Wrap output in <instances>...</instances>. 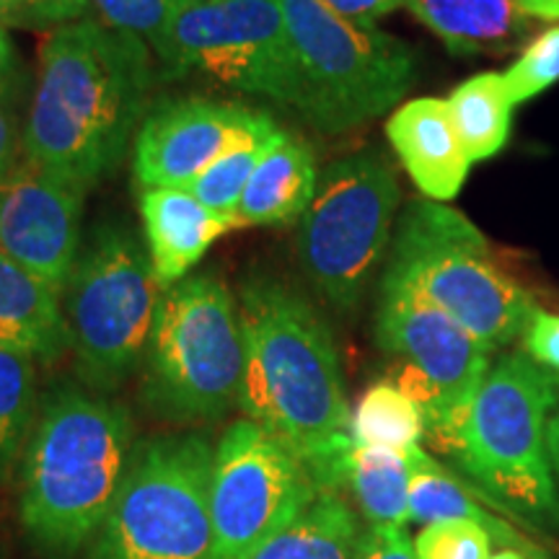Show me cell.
Segmentation results:
<instances>
[{
	"label": "cell",
	"instance_id": "obj_39",
	"mask_svg": "<svg viewBox=\"0 0 559 559\" xmlns=\"http://www.w3.org/2000/svg\"><path fill=\"white\" fill-rule=\"evenodd\" d=\"M16 13H19V0H0V21L5 26H16Z\"/></svg>",
	"mask_w": 559,
	"mask_h": 559
},
{
	"label": "cell",
	"instance_id": "obj_38",
	"mask_svg": "<svg viewBox=\"0 0 559 559\" xmlns=\"http://www.w3.org/2000/svg\"><path fill=\"white\" fill-rule=\"evenodd\" d=\"M547 449H549L551 469H555V479H557V485H559V407L555 409V415H551V419H549Z\"/></svg>",
	"mask_w": 559,
	"mask_h": 559
},
{
	"label": "cell",
	"instance_id": "obj_40",
	"mask_svg": "<svg viewBox=\"0 0 559 559\" xmlns=\"http://www.w3.org/2000/svg\"><path fill=\"white\" fill-rule=\"evenodd\" d=\"M489 559H536V557H531V555H526V551H521V549L502 547L500 551H495V555L489 557Z\"/></svg>",
	"mask_w": 559,
	"mask_h": 559
},
{
	"label": "cell",
	"instance_id": "obj_13",
	"mask_svg": "<svg viewBox=\"0 0 559 559\" xmlns=\"http://www.w3.org/2000/svg\"><path fill=\"white\" fill-rule=\"evenodd\" d=\"M304 461L254 419L230 423L213 453L210 510L218 559H251L319 498Z\"/></svg>",
	"mask_w": 559,
	"mask_h": 559
},
{
	"label": "cell",
	"instance_id": "obj_31",
	"mask_svg": "<svg viewBox=\"0 0 559 559\" xmlns=\"http://www.w3.org/2000/svg\"><path fill=\"white\" fill-rule=\"evenodd\" d=\"M91 0H19L16 26L24 29H58L86 19Z\"/></svg>",
	"mask_w": 559,
	"mask_h": 559
},
{
	"label": "cell",
	"instance_id": "obj_28",
	"mask_svg": "<svg viewBox=\"0 0 559 559\" xmlns=\"http://www.w3.org/2000/svg\"><path fill=\"white\" fill-rule=\"evenodd\" d=\"M502 81L513 107L536 99L559 83V24L536 34L521 58L502 73Z\"/></svg>",
	"mask_w": 559,
	"mask_h": 559
},
{
	"label": "cell",
	"instance_id": "obj_12",
	"mask_svg": "<svg viewBox=\"0 0 559 559\" xmlns=\"http://www.w3.org/2000/svg\"><path fill=\"white\" fill-rule=\"evenodd\" d=\"M376 342L400 360L391 381L419 404L425 432L443 449L485 381L492 353L436 304L389 277H381Z\"/></svg>",
	"mask_w": 559,
	"mask_h": 559
},
{
	"label": "cell",
	"instance_id": "obj_37",
	"mask_svg": "<svg viewBox=\"0 0 559 559\" xmlns=\"http://www.w3.org/2000/svg\"><path fill=\"white\" fill-rule=\"evenodd\" d=\"M521 11L534 21H551L559 24V0H515Z\"/></svg>",
	"mask_w": 559,
	"mask_h": 559
},
{
	"label": "cell",
	"instance_id": "obj_1",
	"mask_svg": "<svg viewBox=\"0 0 559 559\" xmlns=\"http://www.w3.org/2000/svg\"><path fill=\"white\" fill-rule=\"evenodd\" d=\"M239 317L247 349L239 407L304 461L321 492H340L355 440L330 324L267 272L241 283Z\"/></svg>",
	"mask_w": 559,
	"mask_h": 559
},
{
	"label": "cell",
	"instance_id": "obj_3",
	"mask_svg": "<svg viewBox=\"0 0 559 559\" xmlns=\"http://www.w3.org/2000/svg\"><path fill=\"white\" fill-rule=\"evenodd\" d=\"M132 449V419L120 402L75 383L55 386L21 466V521L32 539L68 555L99 534Z\"/></svg>",
	"mask_w": 559,
	"mask_h": 559
},
{
	"label": "cell",
	"instance_id": "obj_34",
	"mask_svg": "<svg viewBox=\"0 0 559 559\" xmlns=\"http://www.w3.org/2000/svg\"><path fill=\"white\" fill-rule=\"evenodd\" d=\"M330 9L360 26H376L396 11H409L412 0H324Z\"/></svg>",
	"mask_w": 559,
	"mask_h": 559
},
{
	"label": "cell",
	"instance_id": "obj_24",
	"mask_svg": "<svg viewBox=\"0 0 559 559\" xmlns=\"http://www.w3.org/2000/svg\"><path fill=\"white\" fill-rule=\"evenodd\" d=\"M451 120L464 143L472 164L495 158L506 148L513 130V102H510L502 73L485 70L459 83L449 94Z\"/></svg>",
	"mask_w": 559,
	"mask_h": 559
},
{
	"label": "cell",
	"instance_id": "obj_10",
	"mask_svg": "<svg viewBox=\"0 0 559 559\" xmlns=\"http://www.w3.org/2000/svg\"><path fill=\"white\" fill-rule=\"evenodd\" d=\"M402 187L386 153L362 148L334 160L319 177L300 218L298 257L321 300L349 313L360 306L391 247Z\"/></svg>",
	"mask_w": 559,
	"mask_h": 559
},
{
	"label": "cell",
	"instance_id": "obj_27",
	"mask_svg": "<svg viewBox=\"0 0 559 559\" xmlns=\"http://www.w3.org/2000/svg\"><path fill=\"white\" fill-rule=\"evenodd\" d=\"M34 358L0 347V481L24 449L34 415Z\"/></svg>",
	"mask_w": 559,
	"mask_h": 559
},
{
	"label": "cell",
	"instance_id": "obj_19",
	"mask_svg": "<svg viewBox=\"0 0 559 559\" xmlns=\"http://www.w3.org/2000/svg\"><path fill=\"white\" fill-rule=\"evenodd\" d=\"M0 347L34 360H58L70 347L62 296L50 283L0 254Z\"/></svg>",
	"mask_w": 559,
	"mask_h": 559
},
{
	"label": "cell",
	"instance_id": "obj_6",
	"mask_svg": "<svg viewBox=\"0 0 559 559\" xmlns=\"http://www.w3.org/2000/svg\"><path fill=\"white\" fill-rule=\"evenodd\" d=\"M298 68V115L326 135L358 130L400 104L417 55L379 26H360L324 0H280Z\"/></svg>",
	"mask_w": 559,
	"mask_h": 559
},
{
	"label": "cell",
	"instance_id": "obj_30",
	"mask_svg": "<svg viewBox=\"0 0 559 559\" xmlns=\"http://www.w3.org/2000/svg\"><path fill=\"white\" fill-rule=\"evenodd\" d=\"M417 559H489L492 536L469 519L436 521L423 526L412 542Z\"/></svg>",
	"mask_w": 559,
	"mask_h": 559
},
{
	"label": "cell",
	"instance_id": "obj_23",
	"mask_svg": "<svg viewBox=\"0 0 559 559\" xmlns=\"http://www.w3.org/2000/svg\"><path fill=\"white\" fill-rule=\"evenodd\" d=\"M360 521L337 492H319L300 519L251 559H358Z\"/></svg>",
	"mask_w": 559,
	"mask_h": 559
},
{
	"label": "cell",
	"instance_id": "obj_15",
	"mask_svg": "<svg viewBox=\"0 0 559 559\" xmlns=\"http://www.w3.org/2000/svg\"><path fill=\"white\" fill-rule=\"evenodd\" d=\"M86 190L19 160L0 179V254L66 293L83 247Z\"/></svg>",
	"mask_w": 559,
	"mask_h": 559
},
{
	"label": "cell",
	"instance_id": "obj_8",
	"mask_svg": "<svg viewBox=\"0 0 559 559\" xmlns=\"http://www.w3.org/2000/svg\"><path fill=\"white\" fill-rule=\"evenodd\" d=\"M164 298L148 249L120 221H104L88 234L62 293L70 347L81 379L111 394L145 358Z\"/></svg>",
	"mask_w": 559,
	"mask_h": 559
},
{
	"label": "cell",
	"instance_id": "obj_11",
	"mask_svg": "<svg viewBox=\"0 0 559 559\" xmlns=\"http://www.w3.org/2000/svg\"><path fill=\"white\" fill-rule=\"evenodd\" d=\"M166 79H202L298 109V68L280 0H192L151 47Z\"/></svg>",
	"mask_w": 559,
	"mask_h": 559
},
{
	"label": "cell",
	"instance_id": "obj_21",
	"mask_svg": "<svg viewBox=\"0 0 559 559\" xmlns=\"http://www.w3.org/2000/svg\"><path fill=\"white\" fill-rule=\"evenodd\" d=\"M469 519L487 528L495 544L508 549H521L536 559H551L547 549L523 536L519 528L510 526L506 519L495 515L481 502L474 489L440 466L419 445L412 449V479H409V521L428 526L436 521Z\"/></svg>",
	"mask_w": 559,
	"mask_h": 559
},
{
	"label": "cell",
	"instance_id": "obj_16",
	"mask_svg": "<svg viewBox=\"0 0 559 559\" xmlns=\"http://www.w3.org/2000/svg\"><path fill=\"white\" fill-rule=\"evenodd\" d=\"M386 138L425 200L459 198L472 160L451 120L449 102L423 96L400 104L386 120Z\"/></svg>",
	"mask_w": 559,
	"mask_h": 559
},
{
	"label": "cell",
	"instance_id": "obj_33",
	"mask_svg": "<svg viewBox=\"0 0 559 559\" xmlns=\"http://www.w3.org/2000/svg\"><path fill=\"white\" fill-rule=\"evenodd\" d=\"M358 559H417L409 536L400 526L362 528Z\"/></svg>",
	"mask_w": 559,
	"mask_h": 559
},
{
	"label": "cell",
	"instance_id": "obj_20",
	"mask_svg": "<svg viewBox=\"0 0 559 559\" xmlns=\"http://www.w3.org/2000/svg\"><path fill=\"white\" fill-rule=\"evenodd\" d=\"M409 13L456 58L513 50L534 24L515 0H412Z\"/></svg>",
	"mask_w": 559,
	"mask_h": 559
},
{
	"label": "cell",
	"instance_id": "obj_5",
	"mask_svg": "<svg viewBox=\"0 0 559 559\" xmlns=\"http://www.w3.org/2000/svg\"><path fill=\"white\" fill-rule=\"evenodd\" d=\"M383 277L409 285L495 353L539 311L534 285L464 213L415 200L402 213Z\"/></svg>",
	"mask_w": 559,
	"mask_h": 559
},
{
	"label": "cell",
	"instance_id": "obj_35",
	"mask_svg": "<svg viewBox=\"0 0 559 559\" xmlns=\"http://www.w3.org/2000/svg\"><path fill=\"white\" fill-rule=\"evenodd\" d=\"M11 88L0 91V179L16 166L19 151V122L16 111L11 107Z\"/></svg>",
	"mask_w": 559,
	"mask_h": 559
},
{
	"label": "cell",
	"instance_id": "obj_4",
	"mask_svg": "<svg viewBox=\"0 0 559 559\" xmlns=\"http://www.w3.org/2000/svg\"><path fill=\"white\" fill-rule=\"evenodd\" d=\"M559 373L526 353L489 366L469 409L440 451L451 453L485 498L539 526H559V489L547 449Z\"/></svg>",
	"mask_w": 559,
	"mask_h": 559
},
{
	"label": "cell",
	"instance_id": "obj_14",
	"mask_svg": "<svg viewBox=\"0 0 559 559\" xmlns=\"http://www.w3.org/2000/svg\"><path fill=\"white\" fill-rule=\"evenodd\" d=\"M267 111L215 99H166L145 111L132 145V177L140 190L185 187L213 166L223 153L264 124Z\"/></svg>",
	"mask_w": 559,
	"mask_h": 559
},
{
	"label": "cell",
	"instance_id": "obj_22",
	"mask_svg": "<svg viewBox=\"0 0 559 559\" xmlns=\"http://www.w3.org/2000/svg\"><path fill=\"white\" fill-rule=\"evenodd\" d=\"M412 449L394 451L355 443L345 464L342 487L353 492L368 526H400L409 523Z\"/></svg>",
	"mask_w": 559,
	"mask_h": 559
},
{
	"label": "cell",
	"instance_id": "obj_26",
	"mask_svg": "<svg viewBox=\"0 0 559 559\" xmlns=\"http://www.w3.org/2000/svg\"><path fill=\"white\" fill-rule=\"evenodd\" d=\"M280 130L283 128H280L277 122H270L239 140L234 148H228L213 166H207V169L194 179L190 192L200 202H205L210 210L236 221V213H239L243 190H247L251 174H254L257 164H260L264 151L270 148V143L275 140Z\"/></svg>",
	"mask_w": 559,
	"mask_h": 559
},
{
	"label": "cell",
	"instance_id": "obj_25",
	"mask_svg": "<svg viewBox=\"0 0 559 559\" xmlns=\"http://www.w3.org/2000/svg\"><path fill=\"white\" fill-rule=\"evenodd\" d=\"M425 430L428 425L419 404L391 379L370 383L349 417L355 443L379 445V449H415Z\"/></svg>",
	"mask_w": 559,
	"mask_h": 559
},
{
	"label": "cell",
	"instance_id": "obj_17",
	"mask_svg": "<svg viewBox=\"0 0 559 559\" xmlns=\"http://www.w3.org/2000/svg\"><path fill=\"white\" fill-rule=\"evenodd\" d=\"M140 218L151 267L164 290L185 280L221 236L239 228L234 218L210 210L185 187L140 190Z\"/></svg>",
	"mask_w": 559,
	"mask_h": 559
},
{
	"label": "cell",
	"instance_id": "obj_2",
	"mask_svg": "<svg viewBox=\"0 0 559 559\" xmlns=\"http://www.w3.org/2000/svg\"><path fill=\"white\" fill-rule=\"evenodd\" d=\"M158 68L148 41L86 16L47 32L26 117L24 158L94 190L120 166Z\"/></svg>",
	"mask_w": 559,
	"mask_h": 559
},
{
	"label": "cell",
	"instance_id": "obj_29",
	"mask_svg": "<svg viewBox=\"0 0 559 559\" xmlns=\"http://www.w3.org/2000/svg\"><path fill=\"white\" fill-rule=\"evenodd\" d=\"M192 0H91L94 19L153 47Z\"/></svg>",
	"mask_w": 559,
	"mask_h": 559
},
{
	"label": "cell",
	"instance_id": "obj_7",
	"mask_svg": "<svg viewBox=\"0 0 559 559\" xmlns=\"http://www.w3.org/2000/svg\"><path fill=\"white\" fill-rule=\"evenodd\" d=\"M143 360L145 402L160 417L202 423L234 409L241 402L247 349L228 285L200 272L166 288Z\"/></svg>",
	"mask_w": 559,
	"mask_h": 559
},
{
	"label": "cell",
	"instance_id": "obj_32",
	"mask_svg": "<svg viewBox=\"0 0 559 559\" xmlns=\"http://www.w3.org/2000/svg\"><path fill=\"white\" fill-rule=\"evenodd\" d=\"M523 353L559 373V313L539 309L523 332Z\"/></svg>",
	"mask_w": 559,
	"mask_h": 559
},
{
	"label": "cell",
	"instance_id": "obj_36",
	"mask_svg": "<svg viewBox=\"0 0 559 559\" xmlns=\"http://www.w3.org/2000/svg\"><path fill=\"white\" fill-rule=\"evenodd\" d=\"M13 62H16V50H13V41L9 37V26L0 21V91L11 88Z\"/></svg>",
	"mask_w": 559,
	"mask_h": 559
},
{
	"label": "cell",
	"instance_id": "obj_9",
	"mask_svg": "<svg viewBox=\"0 0 559 559\" xmlns=\"http://www.w3.org/2000/svg\"><path fill=\"white\" fill-rule=\"evenodd\" d=\"M215 449L202 436L140 440L94 559H218L210 477Z\"/></svg>",
	"mask_w": 559,
	"mask_h": 559
},
{
	"label": "cell",
	"instance_id": "obj_18",
	"mask_svg": "<svg viewBox=\"0 0 559 559\" xmlns=\"http://www.w3.org/2000/svg\"><path fill=\"white\" fill-rule=\"evenodd\" d=\"M317 190V153L304 138L280 130L243 190L239 228L293 226L311 207Z\"/></svg>",
	"mask_w": 559,
	"mask_h": 559
}]
</instances>
